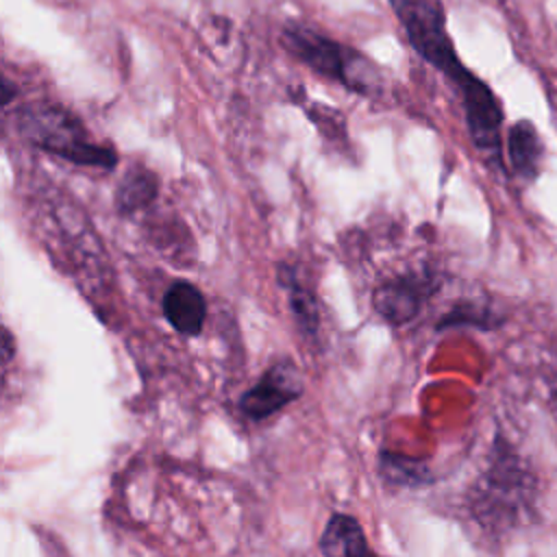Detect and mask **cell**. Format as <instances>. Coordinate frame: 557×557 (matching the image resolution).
I'll list each match as a JSON object with an SVG mask.
<instances>
[{
  "instance_id": "obj_1",
  "label": "cell",
  "mask_w": 557,
  "mask_h": 557,
  "mask_svg": "<svg viewBox=\"0 0 557 557\" xmlns=\"http://www.w3.org/2000/svg\"><path fill=\"white\" fill-rule=\"evenodd\" d=\"M17 133L37 150L81 168L113 170L117 152L100 141L87 124L65 104L52 100L26 102L15 111Z\"/></svg>"
},
{
  "instance_id": "obj_2",
  "label": "cell",
  "mask_w": 557,
  "mask_h": 557,
  "mask_svg": "<svg viewBox=\"0 0 557 557\" xmlns=\"http://www.w3.org/2000/svg\"><path fill=\"white\" fill-rule=\"evenodd\" d=\"M387 4L411 50L455 85L459 100L468 98L485 83L459 59L448 33L442 0H387Z\"/></svg>"
},
{
  "instance_id": "obj_3",
  "label": "cell",
  "mask_w": 557,
  "mask_h": 557,
  "mask_svg": "<svg viewBox=\"0 0 557 557\" xmlns=\"http://www.w3.org/2000/svg\"><path fill=\"white\" fill-rule=\"evenodd\" d=\"M281 41L302 65L357 96H374L383 89V76L366 54L309 24L285 22Z\"/></svg>"
},
{
  "instance_id": "obj_4",
  "label": "cell",
  "mask_w": 557,
  "mask_h": 557,
  "mask_svg": "<svg viewBox=\"0 0 557 557\" xmlns=\"http://www.w3.org/2000/svg\"><path fill=\"white\" fill-rule=\"evenodd\" d=\"M302 394V379L298 368L283 359L270 366L261 379L248 387L239 398V411L248 420H265Z\"/></svg>"
},
{
  "instance_id": "obj_5",
  "label": "cell",
  "mask_w": 557,
  "mask_h": 557,
  "mask_svg": "<svg viewBox=\"0 0 557 557\" xmlns=\"http://www.w3.org/2000/svg\"><path fill=\"white\" fill-rule=\"evenodd\" d=\"M505 157L509 170L522 181H535L544 161V141L531 120H518L507 128Z\"/></svg>"
},
{
  "instance_id": "obj_6",
  "label": "cell",
  "mask_w": 557,
  "mask_h": 557,
  "mask_svg": "<svg viewBox=\"0 0 557 557\" xmlns=\"http://www.w3.org/2000/svg\"><path fill=\"white\" fill-rule=\"evenodd\" d=\"M163 315L181 335H198L207 318V300L189 281H174L163 294Z\"/></svg>"
},
{
  "instance_id": "obj_7",
  "label": "cell",
  "mask_w": 557,
  "mask_h": 557,
  "mask_svg": "<svg viewBox=\"0 0 557 557\" xmlns=\"http://www.w3.org/2000/svg\"><path fill=\"white\" fill-rule=\"evenodd\" d=\"M320 550L324 557H379L350 513H333L322 531Z\"/></svg>"
},
{
  "instance_id": "obj_8",
  "label": "cell",
  "mask_w": 557,
  "mask_h": 557,
  "mask_svg": "<svg viewBox=\"0 0 557 557\" xmlns=\"http://www.w3.org/2000/svg\"><path fill=\"white\" fill-rule=\"evenodd\" d=\"M422 302V283L420 278H396L392 283L381 285L374 292V307L376 311L394 322L403 324L411 320Z\"/></svg>"
},
{
  "instance_id": "obj_9",
  "label": "cell",
  "mask_w": 557,
  "mask_h": 557,
  "mask_svg": "<svg viewBox=\"0 0 557 557\" xmlns=\"http://www.w3.org/2000/svg\"><path fill=\"white\" fill-rule=\"evenodd\" d=\"M157 191H159L157 174L144 165H133L124 172L117 185L115 205L122 213H135L146 205H150L157 198Z\"/></svg>"
},
{
  "instance_id": "obj_10",
  "label": "cell",
  "mask_w": 557,
  "mask_h": 557,
  "mask_svg": "<svg viewBox=\"0 0 557 557\" xmlns=\"http://www.w3.org/2000/svg\"><path fill=\"white\" fill-rule=\"evenodd\" d=\"M278 281L289 294V307L296 318V324L302 335L307 337H318L320 329V315H318V305L313 294L298 281L296 272L289 268L278 270Z\"/></svg>"
}]
</instances>
